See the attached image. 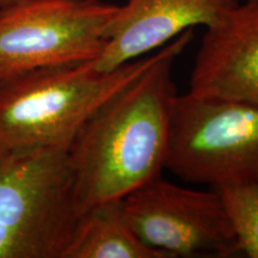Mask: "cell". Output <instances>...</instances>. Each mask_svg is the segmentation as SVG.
I'll use <instances>...</instances> for the list:
<instances>
[{"mask_svg":"<svg viewBox=\"0 0 258 258\" xmlns=\"http://www.w3.org/2000/svg\"><path fill=\"white\" fill-rule=\"evenodd\" d=\"M158 51L108 72L85 61L0 80V146L69 151L90 116L146 71Z\"/></svg>","mask_w":258,"mask_h":258,"instance_id":"2","label":"cell"},{"mask_svg":"<svg viewBox=\"0 0 258 258\" xmlns=\"http://www.w3.org/2000/svg\"><path fill=\"white\" fill-rule=\"evenodd\" d=\"M240 0H127L118 6L95 69L112 71L153 53L188 29L214 27Z\"/></svg>","mask_w":258,"mask_h":258,"instance_id":"7","label":"cell"},{"mask_svg":"<svg viewBox=\"0 0 258 258\" xmlns=\"http://www.w3.org/2000/svg\"><path fill=\"white\" fill-rule=\"evenodd\" d=\"M118 5L31 0L0 11V80L98 57Z\"/></svg>","mask_w":258,"mask_h":258,"instance_id":"5","label":"cell"},{"mask_svg":"<svg viewBox=\"0 0 258 258\" xmlns=\"http://www.w3.org/2000/svg\"><path fill=\"white\" fill-rule=\"evenodd\" d=\"M192 36L188 29L159 48L156 61L109 97L79 129L67 156L80 217L161 176L178 95L172 70Z\"/></svg>","mask_w":258,"mask_h":258,"instance_id":"1","label":"cell"},{"mask_svg":"<svg viewBox=\"0 0 258 258\" xmlns=\"http://www.w3.org/2000/svg\"><path fill=\"white\" fill-rule=\"evenodd\" d=\"M189 92L258 106V0L239 3L206 29Z\"/></svg>","mask_w":258,"mask_h":258,"instance_id":"8","label":"cell"},{"mask_svg":"<svg viewBox=\"0 0 258 258\" xmlns=\"http://www.w3.org/2000/svg\"><path fill=\"white\" fill-rule=\"evenodd\" d=\"M28 2H31V0H0V11L15 8V6L24 4V3Z\"/></svg>","mask_w":258,"mask_h":258,"instance_id":"11","label":"cell"},{"mask_svg":"<svg viewBox=\"0 0 258 258\" xmlns=\"http://www.w3.org/2000/svg\"><path fill=\"white\" fill-rule=\"evenodd\" d=\"M66 258H170L147 246L125 220L122 199L93 206L79 219Z\"/></svg>","mask_w":258,"mask_h":258,"instance_id":"9","label":"cell"},{"mask_svg":"<svg viewBox=\"0 0 258 258\" xmlns=\"http://www.w3.org/2000/svg\"><path fill=\"white\" fill-rule=\"evenodd\" d=\"M124 218L140 240L173 257L238 256L219 194L186 188L161 176L122 199Z\"/></svg>","mask_w":258,"mask_h":258,"instance_id":"6","label":"cell"},{"mask_svg":"<svg viewBox=\"0 0 258 258\" xmlns=\"http://www.w3.org/2000/svg\"><path fill=\"white\" fill-rule=\"evenodd\" d=\"M220 196L235 238L238 254L258 258V180L214 189Z\"/></svg>","mask_w":258,"mask_h":258,"instance_id":"10","label":"cell"},{"mask_svg":"<svg viewBox=\"0 0 258 258\" xmlns=\"http://www.w3.org/2000/svg\"><path fill=\"white\" fill-rule=\"evenodd\" d=\"M79 219L66 150L0 146V258H66Z\"/></svg>","mask_w":258,"mask_h":258,"instance_id":"3","label":"cell"},{"mask_svg":"<svg viewBox=\"0 0 258 258\" xmlns=\"http://www.w3.org/2000/svg\"><path fill=\"white\" fill-rule=\"evenodd\" d=\"M164 169L212 189L258 180V106L189 91L177 95Z\"/></svg>","mask_w":258,"mask_h":258,"instance_id":"4","label":"cell"}]
</instances>
